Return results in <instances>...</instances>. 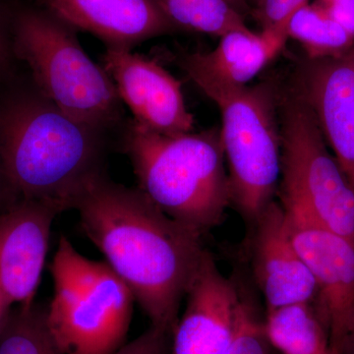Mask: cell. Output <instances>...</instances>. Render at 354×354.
I'll list each match as a JSON object with an SVG mask.
<instances>
[{
    "label": "cell",
    "mask_w": 354,
    "mask_h": 354,
    "mask_svg": "<svg viewBox=\"0 0 354 354\" xmlns=\"http://www.w3.org/2000/svg\"><path fill=\"white\" fill-rule=\"evenodd\" d=\"M102 133L44 97L14 102L0 116V160L16 196L58 214L73 209L88 184L104 174Z\"/></svg>",
    "instance_id": "2"
},
{
    "label": "cell",
    "mask_w": 354,
    "mask_h": 354,
    "mask_svg": "<svg viewBox=\"0 0 354 354\" xmlns=\"http://www.w3.org/2000/svg\"><path fill=\"white\" fill-rule=\"evenodd\" d=\"M281 171L278 193L288 213L311 218L354 242V189L298 91L279 97Z\"/></svg>",
    "instance_id": "7"
},
{
    "label": "cell",
    "mask_w": 354,
    "mask_h": 354,
    "mask_svg": "<svg viewBox=\"0 0 354 354\" xmlns=\"http://www.w3.org/2000/svg\"><path fill=\"white\" fill-rule=\"evenodd\" d=\"M123 150L138 188L162 213L203 236L232 206L220 128L160 134L132 120Z\"/></svg>",
    "instance_id": "3"
},
{
    "label": "cell",
    "mask_w": 354,
    "mask_h": 354,
    "mask_svg": "<svg viewBox=\"0 0 354 354\" xmlns=\"http://www.w3.org/2000/svg\"><path fill=\"white\" fill-rule=\"evenodd\" d=\"M216 104L232 206L248 225L278 194L281 171L279 95L272 84L230 86L188 77Z\"/></svg>",
    "instance_id": "4"
},
{
    "label": "cell",
    "mask_w": 354,
    "mask_h": 354,
    "mask_svg": "<svg viewBox=\"0 0 354 354\" xmlns=\"http://www.w3.org/2000/svg\"><path fill=\"white\" fill-rule=\"evenodd\" d=\"M264 324L269 341L279 354H335L312 304L267 311Z\"/></svg>",
    "instance_id": "16"
},
{
    "label": "cell",
    "mask_w": 354,
    "mask_h": 354,
    "mask_svg": "<svg viewBox=\"0 0 354 354\" xmlns=\"http://www.w3.org/2000/svg\"><path fill=\"white\" fill-rule=\"evenodd\" d=\"M46 11L106 48L132 50L148 39L181 30L158 0H43Z\"/></svg>",
    "instance_id": "13"
},
{
    "label": "cell",
    "mask_w": 354,
    "mask_h": 354,
    "mask_svg": "<svg viewBox=\"0 0 354 354\" xmlns=\"http://www.w3.org/2000/svg\"><path fill=\"white\" fill-rule=\"evenodd\" d=\"M73 209L151 326L172 334L207 251L202 236L162 213L139 188L115 183L106 174L88 184Z\"/></svg>",
    "instance_id": "1"
},
{
    "label": "cell",
    "mask_w": 354,
    "mask_h": 354,
    "mask_svg": "<svg viewBox=\"0 0 354 354\" xmlns=\"http://www.w3.org/2000/svg\"><path fill=\"white\" fill-rule=\"evenodd\" d=\"M248 1H249V3H250V0H248Z\"/></svg>",
    "instance_id": "30"
},
{
    "label": "cell",
    "mask_w": 354,
    "mask_h": 354,
    "mask_svg": "<svg viewBox=\"0 0 354 354\" xmlns=\"http://www.w3.org/2000/svg\"><path fill=\"white\" fill-rule=\"evenodd\" d=\"M230 6L234 7L235 10L242 16L245 14L251 12L250 3L248 0H225Z\"/></svg>",
    "instance_id": "26"
},
{
    "label": "cell",
    "mask_w": 354,
    "mask_h": 354,
    "mask_svg": "<svg viewBox=\"0 0 354 354\" xmlns=\"http://www.w3.org/2000/svg\"><path fill=\"white\" fill-rule=\"evenodd\" d=\"M171 334L151 326L134 341L123 344L114 354H169Z\"/></svg>",
    "instance_id": "22"
},
{
    "label": "cell",
    "mask_w": 354,
    "mask_h": 354,
    "mask_svg": "<svg viewBox=\"0 0 354 354\" xmlns=\"http://www.w3.org/2000/svg\"><path fill=\"white\" fill-rule=\"evenodd\" d=\"M7 55L8 53H7L6 39H4L1 29H0V67L3 66L4 64H6Z\"/></svg>",
    "instance_id": "28"
},
{
    "label": "cell",
    "mask_w": 354,
    "mask_h": 354,
    "mask_svg": "<svg viewBox=\"0 0 354 354\" xmlns=\"http://www.w3.org/2000/svg\"><path fill=\"white\" fill-rule=\"evenodd\" d=\"M309 0H263L252 14L262 29L288 24V21L299 7Z\"/></svg>",
    "instance_id": "21"
},
{
    "label": "cell",
    "mask_w": 354,
    "mask_h": 354,
    "mask_svg": "<svg viewBox=\"0 0 354 354\" xmlns=\"http://www.w3.org/2000/svg\"><path fill=\"white\" fill-rule=\"evenodd\" d=\"M342 354H354V321L353 327L349 330L348 337H346V342H344Z\"/></svg>",
    "instance_id": "27"
},
{
    "label": "cell",
    "mask_w": 354,
    "mask_h": 354,
    "mask_svg": "<svg viewBox=\"0 0 354 354\" xmlns=\"http://www.w3.org/2000/svg\"><path fill=\"white\" fill-rule=\"evenodd\" d=\"M286 34L302 46L309 60L339 57L354 50L353 35L318 1L304 4L290 16Z\"/></svg>",
    "instance_id": "17"
},
{
    "label": "cell",
    "mask_w": 354,
    "mask_h": 354,
    "mask_svg": "<svg viewBox=\"0 0 354 354\" xmlns=\"http://www.w3.org/2000/svg\"><path fill=\"white\" fill-rule=\"evenodd\" d=\"M244 298L206 251L171 334L169 354H227L234 341Z\"/></svg>",
    "instance_id": "9"
},
{
    "label": "cell",
    "mask_w": 354,
    "mask_h": 354,
    "mask_svg": "<svg viewBox=\"0 0 354 354\" xmlns=\"http://www.w3.org/2000/svg\"><path fill=\"white\" fill-rule=\"evenodd\" d=\"M250 1H253L254 3L256 4V7L259 6L261 3H262L263 0H250Z\"/></svg>",
    "instance_id": "29"
},
{
    "label": "cell",
    "mask_w": 354,
    "mask_h": 354,
    "mask_svg": "<svg viewBox=\"0 0 354 354\" xmlns=\"http://www.w3.org/2000/svg\"><path fill=\"white\" fill-rule=\"evenodd\" d=\"M274 351L264 320H260L252 305L244 300L234 341L227 354H274Z\"/></svg>",
    "instance_id": "20"
},
{
    "label": "cell",
    "mask_w": 354,
    "mask_h": 354,
    "mask_svg": "<svg viewBox=\"0 0 354 354\" xmlns=\"http://www.w3.org/2000/svg\"><path fill=\"white\" fill-rule=\"evenodd\" d=\"M354 37V0H316Z\"/></svg>",
    "instance_id": "23"
},
{
    "label": "cell",
    "mask_w": 354,
    "mask_h": 354,
    "mask_svg": "<svg viewBox=\"0 0 354 354\" xmlns=\"http://www.w3.org/2000/svg\"><path fill=\"white\" fill-rule=\"evenodd\" d=\"M249 225L251 266L267 311L313 304L315 281L293 244L281 203L272 201Z\"/></svg>",
    "instance_id": "11"
},
{
    "label": "cell",
    "mask_w": 354,
    "mask_h": 354,
    "mask_svg": "<svg viewBox=\"0 0 354 354\" xmlns=\"http://www.w3.org/2000/svg\"><path fill=\"white\" fill-rule=\"evenodd\" d=\"M285 213L293 244L315 281L312 305L335 353L342 354L354 321V242L306 216Z\"/></svg>",
    "instance_id": "8"
},
{
    "label": "cell",
    "mask_w": 354,
    "mask_h": 354,
    "mask_svg": "<svg viewBox=\"0 0 354 354\" xmlns=\"http://www.w3.org/2000/svg\"><path fill=\"white\" fill-rule=\"evenodd\" d=\"M286 25L228 32L209 53L181 55L179 64L188 77L203 76L230 86L248 85L285 48Z\"/></svg>",
    "instance_id": "15"
},
{
    "label": "cell",
    "mask_w": 354,
    "mask_h": 354,
    "mask_svg": "<svg viewBox=\"0 0 354 354\" xmlns=\"http://www.w3.org/2000/svg\"><path fill=\"white\" fill-rule=\"evenodd\" d=\"M75 31L48 11H24L16 19L14 51L29 66L41 97L73 120L104 131L120 118V99Z\"/></svg>",
    "instance_id": "6"
},
{
    "label": "cell",
    "mask_w": 354,
    "mask_h": 354,
    "mask_svg": "<svg viewBox=\"0 0 354 354\" xmlns=\"http://www.w3.org/2000/svg\"><path fill=\"white\" fill-rule=\"evenodd\" d=\"M57 215L43 202L22 198L0 213V290L14 305L34 304Z\"/></svg>",
    "instance_id": "12"
},
{
    "label": "cell",
    "mask_w": 354,
    "mask_h": 354,
    "mask_svg": "<svg viewBox=\"0 0 354 354\" xmlns=\"http://www.w3.org/2000/svg\"><path fill=\"white\" fill-rule=\"evenodd\" d=\"M180 29L221 37L247 29L243 16L225 0H158Z\"/></svg>",
    "instance_id": "18"
},
{
    "label": "cell",
    "mask_w": 354,
    "mask_h": 354,
    "mask_svg": "<svg viewBox=\"0 0 354 354\" xmlns=\"http://www.w3.org/2000/svg\"><path fill=\"white\" fill-rule=\"evenodd\" d=\"M297 91L354 189V50L339 57L310 60Z\"/></svg>",
    "instance_id": "14"
},
{
    "label": "cell",
    "mask_w": 354,
    "mask_h": 354,
    "mask_svg": "<svg viewBox=\"0 0 354 354\" xmlns=\"http://www.w3.org/2000/svg\"><path fill=\"white\" fill-rule=\"evenodd\" d=\"M102 67L140 125L165 135L194 130L181 83L158 62L132 50L106 48Z\"/></svg>",
    "instance_id": "10"
},
{
    "label": "cell",
    "mask_w": 354,
    "mask_h": 354,
    "mask_svg": "<svg viewBox=\"0 0 354 354\" xmlns=\"http://www.w3.org/2000/svg\"><path fill=\"white\" fill-rule=\"evenodd\" d=\"M17 199H19V198L16 196L10 184L7 180L3 167H2L1 160H0V213Z\"/></svg>",
    "instance_id": "24"
},
{
    "label": "cell",
    "mask_w": 354,
    "mask_h": 354,
    "mask_svg": "<svg viewBox=\"0 0 354 354\" xmlns=\"http://www.w3.org/2000/svg\"><path fill=\"white\" fill-rule=\"evenodd\" d=\"M0 354H64L48 329L46 309L35 304L13 309L0 334Z\"/></svg>",
    "instance_id": "19"
},
{
    "label": "cell",
    "mask_w": 354,
    "mask_h": 354,
    "mask_svg": "<svg viewBox=\"0 0 354 354\" xmlns=\"http://www.w3.org/2000/svg\"><path fill=\"white\" fill-rule=\"evenodd\" d=\"M50 334L64 354H114L123 346L135 299L106 262L81 255L60 237L51 262Z\"/></svg>",
    "instance_id": "5"
},
{
    "label": "cell",
    "mask_w": 354,
    "mask_h": 354,
    "mask_svg": "<svg viewBox=\"0 0 354 354\" xmlns=\"http://www.w3.org/2000/svg\"><path fill=\"white\" fill-rule=\"evenodd\" d=\"M14 304L7 298L6 295L0 290V334L6 327L7 321L13 311Z\"/></svg>",
    "instance_id": "25"
}]
</instances>
